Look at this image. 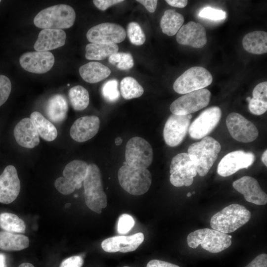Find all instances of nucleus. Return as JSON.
<instances>
[{
  "instance_id": "obj_1",
  "label": "nucleus",
  "mask_w": 267,
  "mask_h": 267,
  "mask_svg": "<svg viewBox=\"0 0 267 267\" xmlns=\"http://www.w3.org/2000/svg\"><path fill=\"white\" fill-rule=\"evenodd\" d=\"M76 19L72 7L64 4L48 7L40 11L34 19L35 25L43 29H63L71 27Z\"/></svg>"
},
{
  "instance_id": "obj_2",
  "label": "nucleus",
  "mask_w": 267,
  "mask_h": 267,
  "mask_svg": "<svg viewBox=\"0 0 267 267\" xmlns=\"http://www.w3.org/2000/svg\"><path fill=\"white\" fill-rule=\"evenodd\" d=\"M221 149L220 143L209 136L189 146L187 153L195 164L197 173L200 176L204 177L207 175L216 161Z\"/></svg>"
},
{
  "instance_id": "obj_3",
  "label": "nucleus",
  "mask_w": 267,
  "mask_h": 267,
  "mask_svg": "<svg viewBox=\"0 0 267 267\" xmlns=\"http://www.w3.org/2000/svg\"><path fill=\"white\" fill-rule=\"evenodd\" d=\"M251 212L244 206L232 204L214 214L211 219L212 229L227 234L235 231L246 223Z\"/></svg>"
},
{
  "instance_id": "obj_4",
  "label": "nucleus",
  "mask_w": 267,
  "mask_h": 267,
  "mask_svg": "<svg viewBox=\"0 0 267 267\" xmlns=\"http://www.w3.org/2000/svg\"><path fill=\"white\" fill-rule=\"evenodd\" d=\"M83 184L87 206L92 211L100 214L102 209L107 206V201L103 189L100 171L95 164L89 165Z\"/></svg>"
},
{
  "instance_id": "obj_5",
  "label": "nucleus",
  "mask_w": 267,
  "mask_h": 267,
  "mask_svg": "<svg viewBox=\"0 0 267 267\" xmlns=\"http://www.w3.org/2000/svg\"><path fill=\"white\" fill-rule=\"evenodd\" d=\"M231 235L207 228L190 233L187 237V242L188 246L193 249L200 245L203 249L208 252L217 253L231 245Z\"/></svg>"
},
{
  "instance_id": "obj_6",
  "label": "nucleus",
  "mask_w": 267,
  "mask_h": 267,
  "mask_svg": "<svg viewBox=\"0 0 267 267\" xmlns=\"http://www.w3.org/2000/svg\"><path fill=\"white\" fill-rule=\"evenodd\" d=\"M118 178L121 186L129 193L140 195L149 189L152 176L147 169H136L123 165L119 169Z\"/></svg>"
},
{
  "instance_id": "obj_7",
  "label": "nucleus",
  "mask_w": 267,
  "mask_h": 267,
  "mask_svg": "<svg viewBox=\"0 0 267 267\" xmlns=\"http://www.w3.org/2000/svg\"><path fill=\"white\" fill-rule=\"evenodd\" d=\"M89 165L85 161L75 160L66 165L63 171V177L54 182L56 189L63 195H68L80 189L85 178Z\"/></svg>"
},
{
  "instance_id": "obj_8",
  "label": "nucleus",
  "mask_w": 267,
  "mask_h": 267,
  "mask_svg": "<svg viewBox=\"0 0 267 267\" xmlns=\"http://www.w3.org/2000/svg\"><path fill=\"white\" fill-rule=\"evenodd\" d=\"M213 81L211 74L201 66L192 67L182 73L173 85L174 90L179 94H186L203 89Z\"/></svg>"
},
{
  "instance_id": "obj_9",
  "label": "nucleus",
  "mask_w": 267,
  "mask_h": 267,
  "mask_svg": "<svg viewBox=\"0 0 267 267\" xmlns=\"http://www.w3.org/2000/svg\"><path fill=\"white\" fill-rule=\"evenodd\" d=\"M153 158L152 148L144 138L134 136L127 142L125 149L127 165L136 169H146L151 164Z\"/></svg>"
},
{
  "instance_id": "obj_10",
  "label": "nucleus",
  "mask_w": 267,
  "mask_h": 267,
  "mask_svg": "<svg viewBox=\"0 0 267 267\" xmlns=\"http://www.w3.org/2000/svg\"><path fill=\"white\" fill-rule=\"evenodd\" d=\"M170 173V182L176 187L191 185L197 174L196 166L187 153H180L173 158Z\"/></svg>"
},
{
  "instance_id": "obj_11",
  "label": "nucleus",
  "mask_w": 267,
  "mask_h": 267,
  "mask_svg": "<svg viewBox=\"0 0 267 267\" xmlns=\"http://www.w3.org/2000/svg\"><path fill=\"white\" fill-rule=\"evenodd\" d=\"M210 91L206 89H200L178 97L170 105V110L173 114L186 115L195 112L209 103Z\"/></svg>"
},
{
  "instance_id": "obj_12",
  "label": "nucleus",
  "mask_w": 267,
  "mask_h": 267,
  "mask_svg": "<svg viewBox=\"0 0 267 267\" xmlns=\"http://www.w3.org/2000/svg\"><path fill=\"white\" fill-rule=\"evenodd\" d=\"M222 117V111L218 106H212L202 111L189 126L190 137L200 139L208 135L218 125Z\"/></svg>"
},
{
  "instance_id": "obj_13",
  "label": "nucleus",
  "mask_w": 267,
  "mask_h": 267,
  "mask_svg": "<svg viewBox=\"0 0 267 267\" xmlns=\"http://www.w3.org/2000/svg\"><path fill=\"white\" fill-rule=\"evenodd\" d=\"M226 124L231 136L238 141L250 142L258 136L256 126L238 113H230L226 118Z\"/></svg>"
},
{
  "instance_id": "obj_14",
  "label": "nucleus",
  "mask_w": 267,
  "mask_h": 267,
  "mask_svg": "<svg viewBox=\"0 0 267 267\" xmlns=\"http://www.w3.org/2000/svg\"><path fill=\"white\" fill-rule=\"evenodd\" d=\"M87 38L91 43L116 44L126 38L125 29L113 23H103L90 28L87 33Z\"/></svg>"
},
{
  "instance_id": "obj_15",
  "label": "nucleus",
  "mask_w": 267,
  "mask_h": 267,
  "mask_svg": "<svg viewBox=\"0 0 267 267\" xmlns=\"http://www.w3.org/2000/svg\"><path fill=\"white\" fill-rule=\"evenodd\" d=\"M191 114L178 115L172 114L167 119L163 130V136L169 146L179 145L184 139L190 126Z\"/></svg>"
},
{
  "instance_id": "obj_16",
  "label": "nucleus",
  "mask_w": 267,
  "mask_h": 267,
  "mask_svg": "<svg viewBox=\"0 0 267 267\" xmlns=\"http://www.w3.org/2000/svg\"><path fill=\"white\" fill-rule=\"evenodd\" d=\"M255 159L254 154L251 152H231L221 159L217 167V173L222 177H228L240 169L248 168L253 164Z\"/></svg>"
},
{
  "instance_id": "obj_17",
  "label": "nucleus",
  "mask_w": 267,
  "mask_h": 267,
  "mask_svg": "<svg viewBox=\"0 0 267 267\" xmlns=\"http://www.w3.org/2000/svg\"><path fill=\"white\" fill-rule=\"evenodd\" d=\"M19 63L25 70L35 74L49 71L54 64V57L49 51H31L21 55Z\"/></svg>"
},
{
  "instance_id": "obj_18",
  "label": "nucleus",
  "mask_w": 267,
  "mask_h": 267,
  "mask_svg": "<svg viewBox=\"0 0 267 267\" xmlns=\"http://www.w3.org/2000/svg\"><path fill=\"white\" fill-rule=\"evenodd\" d=\"M20 188L16 169L11 165L7 166L0 175V203L8 204L14 201Z\"/></svg>"
},
{
  "instance_id": "obj_19",
  "label": "nucleus",
  "mask_w": 267,
  "mask_h": 267,
  "mask_svg": "<svg viewBox=\"0 0 267 267\" xmlns=\"http://www.w3.org/2000/svg\"><path fill=\"white\" fill-rule=\"evenodd\" d=\"M176 40L178 44L182 45L202 48L207 43L205 28L199 23L188 22L178 30Z\"/></svg>"
},
{
  "instance_id": "obj_20",
  "label": "nucleus",
  "mask_w": 267,
  "mask_h": 267,
  "mask_svg": "<svg viewBox=\"0 0 267 267\" xmlns=\"http://www.w3.org/2000/svg\"><path fill=\"white\" fill-rule=\"evenodd\" d=\"M234 188L244 195L245 199L258 205L267 203V195L261 189L258 181L254 178L244 176L232 183Z\"/></svg>"
},
{
  "instance_id": "obj_21",
  "label": "nucleus",
  "mask_w": 267,
  "mask_h": 267,
  "mask_svg": "<svg viewBox=\"0 0 267 267\" xmlns=\"http://www.w3.org/2000/svg\"><path fill=\"white\" fill-rule=\"evenodd\" d=\"M144 238V234L141 232L129 236H115L104 239L101 245L106 252L127 253L135 250L143 242Z\"/></svg>"
},
{
  "instance_id": "obj_22",
  "label": "nucleus",
  "mask_w": 267,
  "mask_h": 267,
  "mask_svg": "<svg viewBox=\"0 0 267 267\" xmlns=\"http://www.w3.org/2000/svg\"><path fill=\"white\" fill-rule=\"evenodd\" d=\"M99 126L100 120L97 116H83L74 122L70 128V134L75 141L83 142L95 136L98 131Z\"/></svg>"
},
{
  "instance_id": "obj_23",
  "label": "nucleus",
  "mask_w": 267,
  "mask_h": 267,
  "mask_svg": "<svg viewBox=\"0 0 267 267\" xmlns=\"http://www.w3.org/2000/svg\"><path fill=\"white\" fill-rule=\"evenodd\" d=\"M13 135L16 142L26 148H33L40 143L39 134L30 118L20 120L15 126Z\"/></svg>"
},
{
  "instance_id": "obj_24",
  "label": "nucleus",
  "mask_w": 267,
  "mask_h": 267,
  "mask_svg": "<svg viewBox=\"0 0 267 267\" xmlns=\"http://www.w3.org/2000/svg\"><path fill=\"white\" fill-rule=\"evenodd\" d=\"M66 34L61 29H43L39 33L34 48L37 51H48L63 46Z\"/></svg>"
},
{
  "instance_id": "obj_25",
  "label": "nucleus",
  "mask_w": 267,
  "mask_h": 267,
  "mask_svg": "<svg viewBox=\"0 0 267 267\" xmlns=\"http://www.w3.org/2000/svg\"><path fill=\"white\" fill-rule=\"evenodd\" d=\"M79 73L85 81L93 84L106 79L110 75L111 70L99 62H89L80 67Z\"/></svg>"
},
{
  "instance_id": "obj_26",
  "label": "nucleus",
  "mask_w": 267,
  "mask_h": 267,
  "mask_svg": "<svg viewBox=\"0 0 267 267\" xmlns=\"http://www.w3.org/2000/svg\"><path fill=\"white\" fill-rule=\"evenodd\" d=\"M68 110L67 100L60 94H56L50 97L47 102L45 108L47 117L55 123H60L64 120Z\"/></svg>"
},
{
  "instance_id": "obj_27",
  "label": "nucleus",
  "mask_w": 267,
  "mask_h": 267,
  "mask_svg": "<svg viewBox=\"0 0 267 267\" xmlns=\"http://www.w3.org/2000/svg\"><path fill=\"white\" fill-rule=\"evenodd\" d=\"M243 48L247 52L255 54L267 52V33L256 31L246 34L242 40Z\"/></svg>"
},
{
  "instance_id": "obj_28",
  "label": "nucleus",
  "mask_w": 267,
  "mask_h": 267,
  "mask_svg": "<svg viewBox=\"0 0 267 267\" xmlns=\"http://www.w3.org/2000/svg\"><path fill=\"white\" fill-rule=\"evenodd\" d=\"M253 97L250 100L248 108L251 113L261 115L267 110V82L259 83L252 92Z\"/></svg>"
},
{
  "instance_id": "obj_29",
  "label": "nucleus",
  "mask_w": 267,
  "mask_h": 267,
  "mask_svg": "<svg viewBox=\"0 0 267 267\" xmlns=\"http://www.w3.org/2000/svg\"><path fill=\"white\" fill-rule=\"evenodd\" d=\"M30 118L34 125L39 135L47 141L54 140L57 136L56 127L38 111L32 112Z\"/></svg>"
},
{
  "instance_id": "obj_30",
  "label": "nucleus",
  "mask_w": 267,
  "mask_h": 267,
  "mask_svg": "<svg viewBox=\"0 0 267 267\" xmlns=\"http://www.w3.org/2000/svg\"><path fill=\"white\" fill-rule=\"evenodd\" d=\"M29 246L28 237L23 234L0 231V249L5 251H20Z\"/></svg>"
},
{
  "instance_id": "obj_31",
  "label": "nucleus",
  "mask_w": 267,
  "mask_h": 267,
  "mask_svg": "<svg viewBox=\"0 0 267 267\" xmlns=\"http://www.w3.org/2000/svg\"><path fill=\"white\" fill-rule=\"evenodd\" d=\"M182 15L174 9L166 10L160 21V27L163 33L169 36L176 34L184 22Z\"/></svg>"
},
{
  "instance_id": "obj_32",
  "label": "nucleus",
  "mask_w": 267,
  "mask_h": 267,
  "mask_svg": "<svg viewBox=\"0 0 267 267\" xmlns=\"http://www.w3.org/2000/svg\"><path fill=\"white\" fill-rule=\"evenodd\" d=\"M117 44L90 43L86 46L85 57L88 60H102L118 52Z\"/></svg>"
},
{
  "instance_id": "obj_33",
  "label": "nucleus",
  "mask_w": 267,
  "mask_h": 267,
  "mask_svg": "<svg viewBox=\"0 0 267 267\" xmlns=\"http://www.w3.org/2000/svg\"><path fill=\"white\" fill-rule=\"evenodd\" d=\"M70 102L76 111L85 109L89 102V96L88 90L83 87L77 85L71 88L68 92Z\"/></svg>"
},
{
  "instance_id": "obj_34",
  "label": "nucleus",
  "mask_w": 267,
  "mask_h": 267,
  "mask_svg": "<svg viewBox=\"0 0 267 267\" xmlns=\"http://www.w3.org/2000/svg\"><path fill=\"white\" fill-rule=\"evenodd\" d=\"M0 227L11 233H24L26 230L25 223L22 219L14 214L6 212L0 214Z\"/></svg>"
},
{
  "instance_id": "obj_35",
  "label": "nucleus",
  "mask_w": 267,
  "mask_h": 267,
  "mask_svg": "<svg viewBox=\"0 0 267 267\" xmlns=\"http://www.w3.org/2000/svg\"><path fill=\"white\" fill-rule=\"evenodd\" d=\"M120 91L122 97L128 100L140 97L144 89L134 78L126 77L120 82Z\"/></svg>"
},
{
  "instance_id": "obj_36",
  "label": "nucleus",
  "mask_w": 267,
  "mask_h": 267,
  "mask_svg": "<svg viewBox=\"0 0 267 267\" xmlns=\"http://www.w3.org/2000/svg\"><path fill=\"white\" fill-rule=\"evenodd\" d=\"M103 98L108 102H114L118 100L120 93L118 89V81L111 79L105 82L101 88Z\"/></svg>"
},
{
  "instance_id": "obj_37",
  "label": "nucleus",
  "mask_w": 267,
  "mask_h": 267,
  "mask_svg": "<svg viewBox=\"0 0 267 267\" xmlns=\"http://www.w3.org/2000/svg\"><path fill=\"white\" fill-rule=\"evenodd\" d=\"M127 34L131 43L135 45L143 44L146 40L145 34L140 26L135 22L128 24Z\"/></svg>"
},
{
  "instance_id": "obj_38",
  "label": "nucleus",
  "mask_w": 267,
  "mask_h": 267,
  "mask_svg": "<svg viewBox=\"0 0 267 267\" xmlns=\"http://www.w3.org/2000/svg\"><path fill=\"white\" fill-rule=\"evenodd\" d=\"M198 16L202 18L212 20H221L226 18V13L222 10L207 6L204 7L199 11Z\"/></svg>"
},
{
  "instance_id": "obj_39",
  "label": "nucleus",
  "mask_w": 267,
  "mask_h": 267,
  "mask_svg": "<svg viewBox=\"0 0 267 267\" xmlns=\"http://www.w3.org/2000/svg\"><path fill=\"white\" fill-rule=\"evenodd\" d=\"M134 220L133 218L127 214L121 215L118 219L117 223V231L119 234L128 233L133 227Z\"/></svg>"
},
{
  "instance_id": "obj_40",
  "label": "nucleus",
  "mask_w": 267,
  "mask_h": 267,
  "mask_svg": "<svg viewBox=\"0 0 267 267\" xmlns=\"http://www.w3.org/2000/svg\"><path fill=\"white\" fill-rule=\"evenodd\" d=\"M11 90V83L6 76L0 75V106L8 98Z\"/></svg>"
},
{
  "instance_id": "obj_41",
  "label": "nucleus",
  "mask_w": 267,
  "mask_h": 267,
  "mask_svg": "<svg viewBox=\"0 0 267 267\" xmlns=\"http://www.w3.org/2000/svg\"><path fill=\"white\" fill-rule=\"evenodd\" d=\"M134 65V59L130 53L120 52V58L116 67L121 70H128Z\"/></svg>"
},
{
  "instance_id": "obj_42",
  "label": "nucleus",
  "mask_w": 267,
  "mask_h": 267,
  "mask_svg": "<svg viewBox=\"0 0 267 267\" xmlns=\"http://www.w3.org/2000/svg\"><path fill=\"white\" fill-rule=\"evenodd\" d=\"M84 263L83 258L80 256H73L63 260L59 267H82Z\"/></svg>"
},
{
  "instance_id": "obj_43",
  "label": "nucleus",
  "mask_w": 267,
  "mask_h": 267,
  "mask_svg": "<svg viewBox=\"0 0 267 267\" xmlns=\"http://www.w3.org/2000/svg\"><path fill=\"white\" fill-rule=\"evenodd\" d=\"M124 1L122 0H94L93 2L99 9L104 11L109 7Z\"/></svg>"
},
{
  "instance_id": "obj_44",
  "label": "nucleus",
  "mask_w": 267,
  "mask_h": 267,
  "mask_svg": "<svg viewBox=\"0 0 267 267\" xmlns=\"http://www.w3.org/2000/svg\"><path fill=\"white\" fill-rule=\"evenodd\" d=\"M245 267H267V255H259Z\"/></svg>"
},
{
  "instance_id": "obj_45",
  "label": "nucleus",
  "mask_w": 267,
  "mask_h": 267,
  "mask_svg": "<svg viewBox=\"0 0 267 267\" xmlns=\"http://www.w3.org/2000/svg\"><path fill=\"white\" fill-rule=\"evenodd\" d=\"M146 267H180L179 266L167 262L159 260L150 261Z\"/></svg>"
},
{
  "instance_id": "obj_46",
  "label": "nucleus",
  "mask_w": 267,
  "mask_h": 267,
  "mask_svg": "<svg viewBox=\"0 0 267 267\" xmlns=\"http://www.w3.org/2000/svg\"><path fill=\"white\" fill-rule=\"evenodd\" d=\"M136 1L143 5L146 10L151 13L155 11L158 2L157 0H137Z\"/></svg>"
},
{
  "instance_id": "obj_47",
  "label": "nucleus",
  "mask_w": 267,
  "mask_h": 267,
  "mask_svg": "<svg viewBox=\"0 0 267 267\" xmlns=\"http://www.w3.org/2000/svg\"><path fill=\"white\" fill-rule=\"evenodd\" d=\"M166 2L171 6L183 8L186 6L188 1L186 0H166Z\"/></svg>"
},
{
  "instance_id": "obj_48",
  "label": "nucleus",
  "mask_w": 267,
  "mask_h": 267,
  "mask_svg": "<svg viewBox=\"0 0 267 267\" xmlns=\"http://www.w3.org/2000/svg\"><path fill=\"white\" fill-rule=\"evenodd\" d=\"M120 58V52H117L109 56L108 61L112 65H117Z\"/></svg>"
},
{
  "instance_id": "obj_49",
  "label": "nucleus",
  "mask_w": 267,
  "mask_h": 267,
  "mask_svg": "<svg viewBox=\"0 0 267 267\" xmlns=\"http://www.w3.org/2000/svg\"><path fill=\"white\" fill-rule=\"evenodd\" d=\"M0 267H6L5 256L0 253Z\"/></svg>"
},
{
  "instance_id": "obj_50",
  "label": "nucleus",
  "mask_w": 267,
  "mask_h": 267,
  "mask_svg": "<svg viewBox=\"0 0 267 267\" xmlns=\"http://www.w3.org/2000/svg\"><path fill=\"white\" fill-rule=\"evenodd\" d=\"M262 161L264 164L267 166V150L266 149L262 155Z\"/></svg>"
},
{
  "instance_id": "obj_51",
  "label": "nucleus",
  "mask_w": 267,
  "mask_h": 267,
  "mask_svg": "<svg viewBox=\"0 0 267 267\" xmlns=\"http://www.w3.org/2000/svg\"><path fill=\"white\" fill-rule=\"evenodd\" d=\"M18 267H35L30 263H24L20 265Z\"/></svg>"
},
{
  "instance_id": "obj_52",
  "label": "nucleus",
  "mask_w": 267,
  "mask_h": 267,
  "mask_svg": "<svg viewBox=\"0 0 267 267\" xmlns=\"http://www.w3.org/2000/svg\"><path fill=\"white\" fill-rule=\"evenodd\" d=\"M123 139L120 137H117L115 140V143L116 145H120L122 143Z\"/></svg>"
},
{
  "instance_id": "obj_53",
  "label": "nucleus",
  "mask_w": 267,
  "mask_h": 267,
  "mask_svg": "<svg viewBox=\"0 0 267 267\" xmlns=\"http://www.w3.org/2000/svg\"><path fill=\"white\" fill-rule=\"evenodd\" d=\"M187 195V196L188 197H190V196L192 195V193H190V192H188V193H187V195Z\"/></svg>"
},
{
  "instance_id": "obj_54",
  "label": "nucleus",
  "mask_w": 267,
  "mask_h": 267,
  "mask_svg": "<svg viewBox=\"0 0 267 267\" xmlns=\"http://www.w3.org/2000/svg\"><path fill=\"white\" fill-rule=\"evenodd\" d=\"M251 99L250 97H247L246 98V100L248 102L250 101V100Z\"/></svg>"
},
{
  "instance_id": "obj_55",
  "label": "nucleus",
  "mask_w": 267,
  "mask_h": 267,
  "mask_svg": "<svg viewBox=\"0 0 267 267\" xmlns=\"http://www.w3.org/2000/svg\"><path fill=\"white\" fill-rule=\"evenodd\" d=\"M195 192L194 191L192 192V193H193V194H195Z\"/></svg>"
},
{
  "instance_id": "obj_56",
  "label": "nucleus",
  "mask_w": 267,
  "mask_h": 267,
  "mask_svg": "<svg viewBox=\"0 0 267 267\" xmlns=\"http://www.w3.org/2000/svg\"><path fill=\"white\" fill-rule=\"evenodd\" d=\"M128 267V266H125V267Z\"/></svg>"
},
{
  "instance_id": "obj_57",
  "label": "nucleus",
  "mask_w": 267,
  "mask_h": 267,
  "mask_svg": "<svg viewBox=\"0 0 267 267\" xmlns=\"http://www.w3.org/2000/svg\"><path fill=\"white\" fill-rule=\"evenodd\" d=\"M1 1V0H0V2Z\"/></svg>"
}]
</instances>
